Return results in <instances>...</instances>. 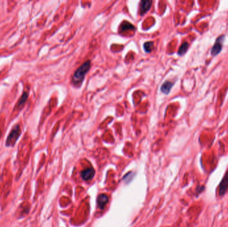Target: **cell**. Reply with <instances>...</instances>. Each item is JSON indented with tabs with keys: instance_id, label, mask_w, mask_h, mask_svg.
<instances>
[{
	"instance_id": "6da1fadb",
	"label": "cell",
	"mask_w": 228,
	"mask_h": 227,
	"mask_svg": "<svg viewBox=\"0 0 228 227\" xmlns=\"http://www.w3.org/2000/svg\"><path fill=\"white\" fill-rule=\"evenodd\" d=\"M91 67V61L89 60L85 61L83 64L79 67V68L77 69L75 73H73L72 78V82L75 86H79L82 84L83 79H84L86 73L88 72V71Z\"/></svg>"
},
{
	"instance_id": "7a4b0ae2",
	"label": "cell",
	"mask_w": 228,
	"mask_h": 227,
	"mask_svg": "<svg viewBox=\"0 0 228 227\" xmlns=\"http://www.w3.org/2000/svg\"><path fill=\"white\" fill-rule=\"evenodd\" d=\"M20 135H21V129L19 125H16L12 129L11 132L9 133V134L7 138L5 145L7 146H13L16 141H18L19 139Z\"/></svg>"
},
{
	"instance_id": "3957f363",
	"label": "cell",
	"mask_w": 228,
	"mask_h": 227,
	"mask_svg": "<svg viewBox=\"0 0 228 227\" xmlns=\"http://www.w3.org/2000/svg\"><path fill=\"white\" fill-rule=\"evenodd\" d=\"M219 189V195L222 196L225 194L226 192L228 189V170L226 173L224 175L222 181H221L220 184L218 186Z\"/></svg>"
},
{
	"instance_id": "277c9868",
	"label": "cell",
	"mask_w": 228,
	"mask_h": 227,
	"mask_svg": "<svg viewBox=\"0 0 228 227\" xmlns=\"http://www.w3.org/2000/svg\"><path fill=\"white\" fill-rule=\"evenodd\" d=\"M224 39V35H222L218 39H217L211 51L212 55H216L220 53L222 49V43Z\"/></svg>"
},
{
	"instance_id": "5b68a950",
	"label": "cell",
	"mask_w": 228,
	"mask_h": 227,
	"mask_svg": "<svg viewBox=\"0 0 228 227\" xmlns=\"http://www.w3.org/2000/svg\"><path fill=\"white\" fill-rule=\"evenodd\" d=\"M152 5V1L150 0H143L139 3V13L140 15H144L151 8Z\"/></svg>"
},
{
	"instance_id": "8992f818",
	"label": "cell",
	"mask_w": 228,
	"mask_h": 227,
	"mask_svg": "<svg viewBox=\"0 0 228 227\" xmlns=\"http://www.w3.org/2000/svg\"><path fill=\"white\" fill-rule=\"evenodd\" d=\"M95 175L94 169L92 168H89L82 172V177L85 181H89L92 179Z\"/></svg>"
},
{
	"instance_id": "52a82bcc",
	"label": "cell",
	"mask_w": 228,
	"mask_h": 227,
	"mask_svg": "<svg viewBox=\"0 0 228 227\" xmlns=\"http://www.w3.org/2000/svg\"><path fill=\"white\" fill-rule=\"evenodd\" d=\"M134 29H135V28H134L133 25L127 21H124L123 22H122L119 27L120 32H125L127 31H129V30L130 31H132V30Z\"/></svg>"
},
{
	"instance_id": "ba28073f",
	"label": "cell",
	"mask_w": 228,
	"mask_h": 227,
	"mask_svg": "<svg viewBox=\"0 0 228 227\" xmlns=\"http://www.w3.org/2000/svg\"><path fill=\"white\" fill-rule=\"evenodd\" d=\"M173 85V83L171 81H167L166 82H164L162 85L161 86V91H162L164 94H168V93L170 92L171 89H172V87Z\"/></svg>"
},
{
	"instance_id": "9c48e42d",
	"label": "cell",
	"mask_w": 228,
	"mask_h": 227,
	"mask_svg": "<svg viewBox=\"0 0 228 227\" xmlns=\"http://www.w3.org/2000/svg\"><path fill=\"white\" fill-rule=\"evenodd\" d=\"M108 201V198L106 195H100L98 196V206L99 209H103L105 205L107 204V202Z\"/></svg>"
},
{
	"instance_id": "30bf717a",
	"label": "cell",
	"mask_w": 228,
	"mask_h": 227,
	"mask_svg": "<svg viewBox=\"0 0 228 227\" xmlns=\"http://www.w3.org/2000/svg\"><path fill=\"white\" fill-rule=\"evenodd\" d=\"M28 97V93L27 92L23 93L22 95L21 96V98L19 99V101L18 103V107H21L23 106V105L25 103Z\"/></svg>"
},
{
	"instance_id": "8fae6325",
	"label": "cell",
	"mask_w": 228,
	"mask_h": 227,
	"mask_svg": "<svg viewBox=\"0 0 228 227\" xmlns=\"http://www.w3.org/2000/svg\"><path fill=\"white\" fill-rule=\"evenodd\" d=\"M143 49L147 53H150L153 49V42L147 41L143 44Z\"/></svg>"
},
{
	"instance_id": "7c38bea8",
	"label": "cell",
	"mask_w": 228,
	"mask_h": 227,
	"mask_svg": "<svg viewBox=\"0 0 228 227\" xmlns=\"http://www.w3.org/2000/svg\"><path fill=\"white\" fill-rule=\"evenodd\" d=\"M189 48V44L187 42H185L182 43V45L180 46V48L178 50V54L179 55H182L185 53L187 51V49Z\"/></svg>"
},
{
	"instance_id": "4fadbf2b",
	"label": "cell",
	"mask_w": 228,
	"mask_h": 227,
	"mask_svg": "<svg viewBox=\"0 0 228 227\" xmlns=\"http://www.w3.org/2000/svg\"><path fill=\"white\" fill-rule=\"evenodd\" d=\"M0 137H1V131H0Z\"/></svg>"
}]
</instances>
